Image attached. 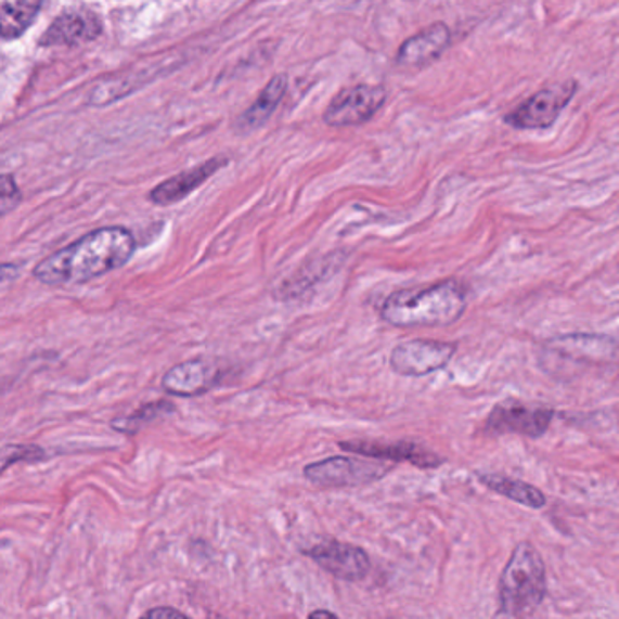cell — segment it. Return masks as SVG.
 Segmentation results:
<instances>
[{"instance_id": "cell-19", "label": "cell", "mask_w": 619, "mask_h": 619, "mask_svg": "<svg viewBox=\"0 0 619 619\" xmlns=\"http://www.w3.org/2000/svg\"><path fill=\"white\" fill-rule=\"evenodd\" d=\"M285 90H287V77L276 75V77L266 86V90L260 93L257 102L242 115L241 128L244 129V131H252V129L260 128L262 124L268 122L269 117H271L274 109L279 107L282 96L285 95Z\"/></svg>"}, {"instance_id": "cell-4", "label": "cell", "mask_w": 619, "mask_h": 619, "mask_svg": "<svg viewBox=\"0 0 619 619\" xmlns=\"http://www.w3.org/2000/svg\"><path fill=\"white\" fill-rule=\"evenodd\" d=\"M391 470L392 465L376 457L331 456L306 465L304 476L320 489H358L384 480Z\"/></svg>"}, {"instance_id": "cell-9", "label": "cell", "mask_w": 619, "mask_h": 619, "mask_svg": "<svg viewBox=\"0 0 619 619\" xmlns=\"http://www.w3.org/2000/svg\"><path fill=\"white\" fill-rule=\"evenodd\" d=\"M341 451L354 452L358 456L376 457L384 462L411 463L418 469H438L446 457L436 454L416 441L344 440L338 441Z\"/></svg>"}, {"instance_id": "cell-13", "label": "cell", "mask_w": 619, "mask_h": 619, "mask_svg": "<svg viewBox=\"0 0 619 619\" xmlns=\"http://www.w3.org/2000/svg\"><path fill=\"white\" fill-rule=\"evenodd\" d=\"M101 21L95 13L72 8L53 21L50 29L40 39L42 46H79L95 39L101 34Z\"/></svg>"}, {"instance_id": "cell-3", "label": "cell", "mask_w": 619, "mask_h": 619, "mask_svg": "<svg viewBox=\"0 0 619 619\" xmlns=\"http://www.w3.org/2000/svg\"><path fill=\"white\" fill-rule=\"evenodd\" d=\"M498 596H500L498 616H511V618L534 614L547 596L545 564L538 549L529 541H521L514 547L500 576Z\"/></svg>"}, {"instance_id": "cell-1", "label": "cell", "mask_w": 619, "mask_h": 619, "mask_svg": "<svg viewBox=\"0 0 619 619\" xmlns=\"http://www.w3.org/2000/svg\"><path fill=\"white\" fill-rule=\"evenodd\" d=\"M137 242L129 229L101 228L62 247L34 269L35 280L50 287L88 284L124 268L133 258Z\"/></svg>"}, {"instance_id": "cell-22", "label": "cell", "mask_w": 619, "mask_h": 619, "mask_svg": "<svg viewBox=\"0 0 619 619\" xmlns=\"http://www.w3.org/2000/svg\"><path fill=\"white\" fill-rule=\"evenodd\" d=\"M21 204V190L12 175H0V218Z\"/></svg>"}, {"instance_id": "cell-2", "label": "cell", "mask_w": 619, "mask_h": 619, "mask_svg": "<svg viewBox=\"0 0 619 619\" xmlns=\"http://www.w3.org/2000/svg\"><path fill=\"white\" fill-rule=\"evenodd\" d=\"M467 309V289L449 279L425 287L398 289L382 306V320L398 330L446 327L462 319Z\"/></svg>"}, {"instance_id": "cell-10", "label": "cell", "mask_w": 619, "mask_h": 619, "mask_svg": "<svg viewBox=\"0 0 619 619\" xmlns=\"http://www.w3.org/2000/svg\"><path fill=\"white\" fill-rule=\"evenodd\" d=\"M385 90L382 86H352L341 90L325 109L324 120L333 128H347L367 122L384 106Z\"/></svg>"}, {"instance_id": "cell-8", "label": "cell", "mask_w": 619, "mask_h": 619, "mask_svg": "<svg viewBox=\"0 0 619 619\" xmlns=\"http://www.w3.org/2000/svg\"><path fill=\"white\" fill-rule=\"evenodd\" d=\"M301 554L313 559L320 569L349 583L365 580L371 572L369 554L362 547L346 541H320L314 543L313 547L304 549Z\"/></svg>"}, {"instance_id": "cell-17", "label": "cell", "mask_w": 619, "mask_h": 619, "mask_svg": "<svg viewBox=\"0 0 619 619\" xmlns=\"http://www.w3.org/2000/svg\"><path fill=\"white\" fill-rule=\"evenodd\" d=\"M478 480L483 486L489 487L492 492L500 497L513 500L527 508H543L547 505V497L538 487L525 483V481L508 478L503 475H478Z\"/></svg>"}, {"instance_id": "cell-18", "label": "cell", "mask_w": 619, "mask_h": 619, "mask_svg": "<svg viewBox=\"0 0 619 619\" xmlns=\"http://www.w3.org/2000/svg\"><path fill=\"white\" fill-rule=\"evenodd\" d=\"M42 0H0V35L15 39L31 26Z\"/></svg>"}, {"instance_id": "cell-20", "label": "cell", "mask_w": 619, "mask_h": 619, "mask_svg": "<svg viewBox=\"0 0 619 619\" xmlns=\"http://www.w3.org/2000/svg\"><path fill=\"white\" fill-rule=\"evenodd\" d=\"M175 405L168 402H153L150 405L140 408L137 413L124 416V418L113 420L112 429L122 435H137L144 429L145 425L153 424L157 420L164 418L166 414L173 413Z\"/></svg>"}, {"instance_id": "cell-12", "label": "cell", "mask_w": 619, "mask_h": 619, "mask_svg": "<svg viewBox=\"0 0 619 619\" xmlns=\"http://www.w3.org/2000/svg\"><path fill=\"white\" fill-rule=\"evenodd\" d=\"M545 351L549 357L564 358L569 362L603 363L616 358V340L607 335L572 333L547 341Z\"/></svg>"}, {"instance_id": "cell-16", "label": "cell", "mask_w": 619, "mask_h": 619, "mask_svg": "<svg viewBox=\"0 0 619 619\" xmlns=\"http://www.w3.org/2000/svg\"><path fill=\"white\" fill-rule=\"evenodd\" d=\"M340 266L341 257H335V255H327L325 258L306 263L291 279H285L279 285V291H276L279 300L291 301L298 296L306 295L307 291L313 289L314 285L322 284L330 279L331 274H335Z\"/></svg>"}, {"instance_id": "cell-24", "label": "cell", "mask_w": 619, "mask_h": 619, "mask_svg": "<svg viewBox=\"0 0 619 619\" xmlns=\"http://www.w3.org/2000/svg\"><path fill=\"white\" fill-rule=\"evenodd\" d=\"M144 618L150 619H184L185 614L180 612L177 608L171 607H158V608H151L147 612L144 614Z\"/></svg>"}, {"instance_id": "cell-21", "label": "cell", "mask_w": 619, "mask_h": 619, "mask_svg": "<svg viewBox=\"0 0 619 619\" xmlns=\"http://www.w3.org/2000/svg\"><path fill=\"white\" fill-rule=\"evenodd\" d=\"M44 449L37 446H10L0 451V470L7 469L15 462H42Z\"/></svg>"}, {"instance_id": "cell-25", "label": "cell", "mask_w": 619, "mask_h": 619, "mask_svg": "<svg viewBox=\"0 0 619 619\" xmlns=\"http://www.w3.org/2000/svg\"><path fill=\"white\" fill-rule=\"evenodd\" d=\"M309 618H336L335 612H331V610H314V612L309 614Z\"/></svg>"}, {"instance_id": "cell-14", "label": "cell", "mask_w": 619, "mask_h": 619, "mask_svg": "<svg viewBox=\"0 0 619 619\" xmlns=\"http://www.w3.org/2000/svg\"><path fill=\"white\" fill-rule=\"evenodd\" d=\"M451 44V29L443 23L430 24L398 50L397 61L402 66L422 67L435 62Z\"/></svg>"}, {"instance_id": "cell-5", "label": "cell", "mask_w": 619, "mask_h": 619, "mask_svg": "<svg viewBox=\"0 0 619 619\" xmlns=\"http://www.w3.org/2000/svg\"><path fill=\"white\" fill-rule=\"evenodd\" d=\"M553 420V408L507 398L494 403L483 425V433L489 436L519 435L540 438L547 433Z\"/></svg>"}, {"instance_id": "cell-23", "label": "cell", "mask_w": 619, "mask_h": 619, "mask_svg": "<svg viewBox=\"0 0 619 619\" xmlns=\"http://www.w3.org/2000/svg\"><path fill=\"white\" fill-rule=\"evenodd\" d=\"M21 276V268L15 263H0V289Z\"/></svg>"}, {"instance_id": "cell-7", "label": "cell", "mask_w": 619, "mask_h": 619, "mask_svg": "<svg viewBox=\"0 0 619 619\" xmlns=\"http://www.w3.org/2000/svg\"><path fill=\"white\" fill-rule=\"evenodd\" d=\"M575 80H565L558 85L549 86L530 96L521 106L508 113L505 122L516 129H545L556 122L559 113L564 112L570 99L575 96Z\"/></svg>"}, {"instance_id": "cell-6", "label": "cell", "mask_w": 619, "mask_h": 619, "mask_svg": "<svg viewBox=\"0 0 619 619\" xmlns=\"http://www.w3.org/2000/svg\"><path fill=\"white\" fill-rule=\"evenodd\" d=\"M456 351V341L425 340V338L402 341L392 349L389 365L400 376L422 378L446 369Z\"/></svg>"}, {"instance_id": "cell-15", "label": "cell", "mask_w": 619, "mask_h": 619, "mask_svg": "<svg viewBox=\"0 0 619 619\" xmlns=\"http://www.w3.org/2000/svg\"><path fill=\"white\" fill-rule=\"evenodd\" d=\"M225 164H228V158L217 157L196 166V168L188 169L184 173H179L173 179L157 185L155 190L151 191L150 201L157 206H171V204L184 201L185 196L191 195L196 188H201L209 177L217 173L218 169L223 168Z\"/></svg>"}, {"instance_id": "cell-11", "label": "cell", "mask_w": 619, "mask_h": 619, "mask_svg": "<svg viewBox=\"0 0 619 619\" xmlns=\"http://www.w3.org/2000/svg\"><path fill=\"white\" fill-rule=\"evenodd\" d=\"M217 363L206 358H195L177 363L163 376L164 391L171 397L195 398L211 391L220 379Z\"/></svg>"}]
</instances>
